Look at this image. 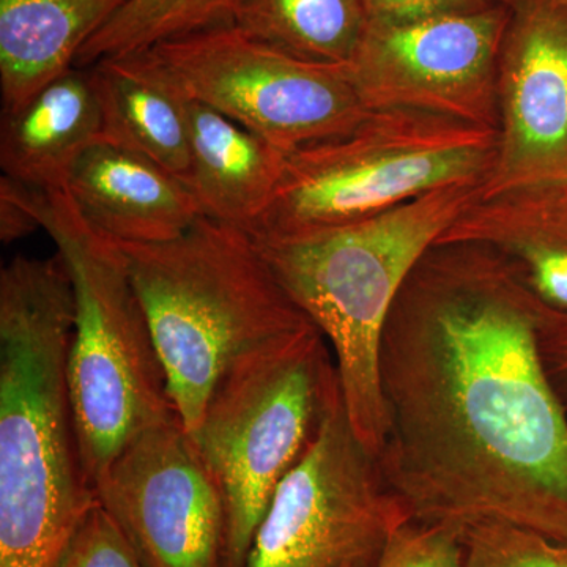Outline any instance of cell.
I'll return each instance as SVG.
<instances>
[{"mask_svg": "<svg viewBox=\"0 0 567 567\" xmlns=\"http://www.w3.org/2000/svg\"><path fill=\"white\" fill-rule=\"evenodd\" d=\"M95 492L142 567H227L221 487L177 413L134 436Z\"/></svg>", "mask_w": 567, "mask_h": 567, "instance_id": "11", "label": "cell"}, {"mask_svg": "<svg viewBox=\"0 0 567 567\" xmlns=\"http://www.w3.org/2000/svg\"><path fill=\"white\" fill-rule=\"evenodd\" d=\"M498 65V153L481 199L567 182V9L557 0H506Z\"/></svg>", "mask_w": 567, "mask_h": 567, "instance_id": "12", "label": "cell"}, {"mask_svg": "<svg viewBox=\"0 0 567 567\" xmlns=\"http://www.w3.org/2000/svg\"><path fill=\"white\" fill-rule=\"evenodd\" d=\"M103 110V140L169 171L188 185L186 99L145 52L89 66Z\"/></svg>", "mask_w": 567, "mask_h": 567, "instance_id": "18", "label": "cell"}, {"mask_svg": "<svg viewBox=\"0 0 567 567\" xmlns=\"http://www.w3.org/2000/svg\"><path fill=\"white\" fill-rule=\"evenodd\" d=\"M374 567H465L462 533L406 520L386 540Z\"/></svg>", "mask_w": 567, "mask_h": 567, "instance_id": "22", "label": "cell"}, {"mask_svg": "<svg viewBox=\"0 0 567 567\" xmlns=\"http://www.w3.org/2000/svg\"><path fill=\"white\" fill-rule=\"evenodd\" d=\"M189 177L200 212L249 230L281 182L287 153L207 104L186 99Z\"/></svg>", "mask_w": 567, "mask_h": 567, "instance_id": "16", "label": "cell"}, {"mask_svg": "<svg viewBox=\"0 0 567 567\" xmlns=\"http://www.w3.org/2000/svg\"><path fill=\"white\" fill-rule=\"evenodd\" d=\"M505 0H364L371 22H405L470 13L498 6Z\"/></svg>", "mask_w": 567, "mask_h": 567, "instance_id": "24", "label": "cell"}, {"mask_svg": "<svg viewBox=\"0 0 567 567\" xmlns=\"http://www.w3.org/2000/svg\"><path fill=\"white\" fill-rule=\"evenodd\" d=\"M63 192L89 227L115 244L174 240L204 216L182 178L106 140L81 153Z\"/></svg>", "mask_w": 567, "mask_h": 567, "instance_id": "13", "label": "cell"}, {"mask_svg": "<svg viewBox=\"0 0 567 567\" xmlns=\"http://www.w3.org/2000/svg\"><path fill=\"white\" fill-rule=\"evenodd\" d=\"M37 229H40V224L35 216L11 189L9 182L2 177L0 181V240L10 245L21 240L25 235L35 233Z\"/></svg>", "mask_w": 567, "mask_h": 567, "instance_id": "26", "label": "cell"}, {"mask_svg": "<svg viewBox=\"0 0 567 567\" xmlns=\"http://www.w3.org/2000/svg\"><path fill=\"white\" fill-rule=\"evenodd\" d=\"M465 567H567V544L507 522L484 520L462 532Z\"/></svg>", "mask_w": 567, "mask_h": 567, "instance_id": "21", "label": "cell"}, {"mask_svg": "<svg viewBox=\"0 0 567 567\" xmlns=\"http://www.w3.org/2000/svg\"><path fill=\"white\" fill-rule=\"evenodd\" d=\"M3 178L50 234L73 282L66 372L82 462L95 491L134 436L175 413L166 371L118 245L89 227L62 189L40 192Z\"/></svg>", "mask_w": 567, "mask_h": 567, "instance_id": "5", "label": "cell"}, {"mask_svg": "<svg viewBox=\"0 0 567 567\" xmlns=\"http://www.w3.org/2000/svg\"><path fill=\"white\" fill-rule=\"evenodd\" d=\"M117 245L189 434L235 365L315 327L241 227L200 216L174 240Z\"/></svg>", "mask_w": 567, "mask_h": 567, "instance_id": "3", "label": "cell"}, {"mask_svg": "<svg viewBox=\"0 0 567 567\" xmlns=\"http://www.w3.org/2000/svg\"><path fill=\"white\" fill-rule=\"evenodd\" d=\"M436 244L487 246L540 303L567 312V182L480 197Z\"/></svg>", "mask_w": 567, "mask_h": 567, "instance_id": "14", "label": "cell"}, {"mask_svg": "<svg viewBox=\"0 0 567 567\" xmlns=\"http://www.w3.org/2000/svg\"><path fill=\"white\" fill-rule=\"evenodd\" d=\"M507 2L470 13L371 22L349 63L369 111L410 110L498 130Z\"/></svg>", "mask_w": 567, "mask_h": 567, "instance_id": "10", "label": "cell"}, {"mask_svg": "<svg viewBox=\"0 0 567 567\" xmlns=\"http://www.w3.org/2000/svg\"><path fill=\"white\" fill-rule=\"evenodd\" d=\"M341 393L316 327L235 365L192 436L226 502L227 567H246L276 488L315 442Z\"/></svg>", "mask_w": 567, "mask_h": 567, "instance_id": "7", "label": "cell"}, {"mask_svg": "<svg viewBox=\"0 0 567 567\" xmlns=\"http://www.w3.org/2000/svg\"><path fill=\"white\" fill-rule=\"evenodd\" d=\"M558 3H561L563 7L567 9V0H557Z\"/></svg>", "mask_w": 567, "mask_h": 567, "instance_id": "27", "label": "cell"}, {"mask_svg": "<svg viewBox=\"0 0 567 567\" xmlns=\"http://www.w3.org/2000/svg\"><path fill=\"white\" fill-rule=\"evenodd\" d=\"M103 140V110L91 69H73L2 112L0 167L3 177L40 189H65L74 162Z\"/></svg>", "mask_w": 567, "mask_h": 567, "instance_id": "15", "label": "cell"}, {"mask_svg": "<svg viewBox=\"0 0 567 567\" xmlns=\"http://www.w3.org/2000/svg\"><path fill=\"white\" fill-rule=\"evenodd\" d=\"M498 130L410 110L371 111L334 140L287 153L249 234L290 237L371 218L435 189L486 182Z\"/></svg>", "mask_w": 567, "mask_h": 567, "instance_id": "6", "label": "cell"}, {"mask_svg": "<svg viewBox=\"0 0 567 567\" xmlns=\"http://www.w3.org/2000/svg\"><path fill=\"white\" fill-rule=\"evenodd\" d=\"M76 319L59 254L0 271V567H54L99 502L69 386Z\"/></svg>", "mask_w": 567, "mask_h": 567, "instance_id": "2", "label": "cell"}, {"mask_svg": "<svg viewBox=\"0 0 567 567\" xmlns=\"http://www.w3.org/2000/svg\"><path fill=\"white\" fill-rule=\"evenodd\" d=\"M142 52L185 99L207 104L286 153L344 136L371 112L349 65L306 61L235 24Z\"/></svg>", "mask_w": 567, "mask_h": 567, "instance_id": "8", "label": "cell"}, {"mask_svg": "<svg viewBox=\"0 0 567 567\" xmlns=\"http://www.w3.org/2000/svg\"><path fill=\"white\" fill-rule=\"evenodd\" d=\"M410 518L336 395L315 442L276 488L246 567H374Z\"/></svg>", "mask_w": 567, "mask_h": 567, "instance_id": "9", "label": "cell"}, {"mask_svg": "<svg viewBox=\"0 0 567 567\" xmlns=\"http://www.w3.org/2000/svg\"><path fill=\"white\" fill-rule=\"evenodd\" d=\"M54 567H142L128 539L100 502L93 505Z\"/></svg>", "mask_w": 567, "mask_h": 567, "instance_id": "23", "label": "cell"}, {"mask_svg": "<svg viewBox=\"0 0 567 567\" xmlns=\"http://www.w3.org/2000/svg\"><path fill=\"white\" fill-rule=\"evenodd\" d=\"M130 0H0L2 112L73 69L82 48Z\"/></svg>", "mask_w": 567, "mask_h": 567, "instance_id": "17", "label": "cell"}, {"mask_svg": "<svg viewBox=\"0 0 567 567\" xmlns=\"http://www.w3.org/2000/svg\"><path fill=\"white\" fill-rule=\"evenodd\" d=\"M240 0H130L82 48L74 66L148 50L162 41L233 24Z\"/></svg>", "mask_w": 567, "mask_h": 567, "instance_id": "20", "label": "cell"}, {"mask_svg": "<svg viewBox=\"0 0 567 567\" xmlns=\"http://www.w3.org/2000/svg\"><path fill=\"white\" fill-rule=\"evenodd\" d=\"M540 301L505 257L436 244L379 353L380 470L412 520H498L567 544V420L540 360Z\"/></svg>", "mask_w": 567, "mask_h": 567, "instance_id": "1", "label": "cell"}, {"mask_svg": "<svg viewBox=\"0 0 567 567\" xmlns=\"http://www.w3.org/2000/svg\"><path fill=\"white\" fill-rule=\"evenodd\" d=\"M233 24L306 61L349 65L369 14L364 0H240Z\"/></svg>", "mask_w": 567, "mask_h": 567, "instance_id": "19", "label": "cell"}, {"mask_svg": "<svg viewBox=\"0 0 567 567\" xmlns=\"http://www.w3.org/2000/svg\"><path fill=\"white\" fill-rule=\"evenodd\" d=\"M537 346L548 380L567 409V312L540 305Z\"/></svg>", "mask_w": 567, "mask_h": 567, "instance_id": "25", "label": "cell"}, {"mask_svg": "<svg viewBox=\"0 0 567 567\" xmlns=\"http://www.w3.org/2000/svg\"><path fill=\"white\" fill-rule=\"evenodd\" d=\"M481 186H446L334 229L251 235L276 281L330 342L350 423L377 457L385 436L379 353L388 316L421 257L480 199Z\"/></svg>", "mask_w": 567, "mask_h": 567, "instance_id": "4", "label": "cell"}]
</instances>
